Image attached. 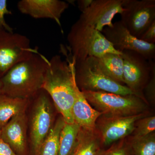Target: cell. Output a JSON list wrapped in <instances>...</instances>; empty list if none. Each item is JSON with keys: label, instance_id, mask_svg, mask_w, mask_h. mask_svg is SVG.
Returning a JSON list of instances; mask_svg holds the SVG:
<instances>
[{"label": "cell", "instance_id": "1", "mask_svg": "<svg viewBox=\"0 0 155 155\" xmlns=\"http://www.w3.org/2000/svg\"><path fill=\"white\" fill-rule=\"evenodd\" d=\"M56 55L49 60L42 88L48 94L56 109L67 123H74L72 109L78 88L75 79V62Z\"/></svg>", "mask_w": 155, "mask_h": 155}, {"label": "cell", "instance_id": "2", "mask_svg": "<svg viewBox=\"0 0 155 155\" xmlns=\"http://www.w3.org/2000/svg\"><path fill=\"white\" fill-rule=\"evenodd\" d=\"M49 60L39 52L14 66L1 78L2 94L29 99L42 88Z\"/></svg>", "mask_w": 155, "mask_h": 155}, {"label": "cell", "instance_id": "3", "mask_svg": "<svg viewBox=\"0 0 155 155\" xmlns=\"http://www.w3.org/2000/svg\"><path fill=\"white\" fill-rule=\"evenodd\" d=\"M67 39L68 50L75 63L91 57L99 58L107 53L121 54L101 32L80 19L72 25Z\"/></svg>", "mask_w": 155, "mask_h": 155}, {"label": "cell", "instance_id": "4", "mask_svg": "<svg viewBox=\"0 0 155 155\" xmlns=\"http://www.w3.org/2000/svg\"><path fill=\"white\" fill-rule=\"evenodd\" d=\"M81 91L91 107L102 115L127 116L149 113L148 104L135 95H120L103 91Z\"/></svg>", "mask_w": 155, "mask_h": 155}, {"label": "cell", "instance_id": "5", "mask_svg": "<svg viewBox=\"0 0 155 155\" xmlns=\"http://www.w3.org/2000/svg\"><path fill=\"white\" fill-rule=\"evenodd\" d=\"M75 81L80 91L105 92L120 95H135L127 86L101 72L94 57L75 63Z\"/></svg>", "mask_w": 155, "mask_h": 155}, {"label": "cell", "instance_id": "6", "mask_svg": "<svg viewBox=\"0 0 155 155\" xmlns=\"http://www.w3.org/2000/svg\"><path fill=\"white\" fill-rule=\"evenodd\" d=\"M31 119L30 139L35 155H39L43 142L54 125V110L51 97L41 89L36 95Z\"/></svg>", "mask_w": 155, "mask_h": 155}, {"label": "cell", "instance_id": "7", "mask_svg": "<svg viewBox=\"0 0 155 155\" xmlns=\"http://www.w3.org/2000/svg\"><path fill=\"white\" fill-rule=\"evenodd\" d=\"M30 41L19 33L0 31V78L16 64L38 52L30 46Z\"/></svg>", "mask_w": 155, "mask_h": 155}, {"label": "cell", "instance_id": "8", "mask_svg": "<svg viewBox=\"0 0 155 155\" xmlns=\"http://www.w3.org/2000/svg\"><path fill=\"white\" fill-rule=\"evenodd\" d=\"M121 56L123 61L124 84L136 95L147 103L143 91L149 80L155 60L149 61L133 51H122Z\"/></svg>", "mask_w": 155, "mask_h": 155}, {"label": "cell", "instance_id": "9", "mask_svg": "<svg viewBox=\"0 0 155 155\" xmlns=\"http://www.w3.org/2000/svg\"><path fill=\"white\" fill-rule=\"evenodd\" d=\"M122 23L133 36L140 39L155 20V0H123Z\"/></svg>", "mask_w": 155, "mask_h": 155}, {"label": "cell", "instance_id": "10", "mask_svg": "<svg viewBox=\"0 0 155 155\" xmlns=\"http://www.w3.org/2000/svg\"><path fill=\"white\" fill-rule=\"evenodd\" d=\"M148 115L149 113L127 116L102 115L97 120L95 129L101 138L102 147L110 146L131 135L137 121Z\"/></svg>", "mask_w": 155, "mask_h": 155}, {"label": "cell", "instance_id": "11", "mask_svg": "<svg viewBox=\"0 0 155 155\" xmlns=\"http://www.w3.org/2000/svg\"><path fill=\"white\" fill-rule=\"evenodd\" d=\"M101 32L118 51H133L149 61L155 60V44L148 43L133 36L121 20L114 22L110 27L104 28Z\"/></svg>", "mask_w": 155, "mask_h": 155}, {"label": "cell", "instance_id": "12", "mask_svg": "<svg viewBox=\"0 0 155 155\" xmlns=\"http://www.w3.org/2000/svg\"><path fill=\"white\" fill-rule=\"evenodd\" d=\"M123 11V0H93L79 19L101 32L105 27L112 26L114 17Z\"/></svg>", "mask_w": 155, "mask_h": 155}, {"label": "cell", "instance_id": "13", "mask_svg": "<svg viewBox=\"0 0 155 155\" xmlns=\"http://www.w3.org/2000/svg\"><path fill=\"white\" fill-rule=\"evenodd\" d=\"M69 7L68 3L60 0H21L17 4L22 14L35 19H53L61 27V16Z\"/></svg>", "mask_w": 155, "mask_h": 155}, {"label": "cell", "instance_id": "14", "mask_svg": "<svg viewBox=\"0 0 155 155\" xmlns=\"http://www.w3.org/2000/svg\"><path fill=\"white\" fill-rule=\"evenodd\" d=\"M27 120L25 111L14 116L1 130V139L18 155H25L27 148Z\"/></svg>", "mask_w": 155, "mask_h": 155}, {"label": "cell", "instance_id": "15", "mask_svg": "<svg viewBox=\"0 0 155 155\" xmlns=\"http://www.w3.org/2000/svg\"><path fill=\"white\" fill-rule=\"evenodd\" d=\"M102 114L91 107L78 87L72 109L74 122L81 128L94 129L97 120Z\"/></svg>", "mask_w": 155, "mask_h": 155}, {"label": "cell", "instance_id": "16", "mask_svg": "<svg viewBox=\"0 0 155 155\" xmlns=\"http://www.w3.org/2000/svg\"><path fill=\"white\" fill-rule=\"evenodd\" d=\"M94 59L101 72L116 82L125 85L123 61L121 54L107 53L99 58H94Z\"/></svg>", "mask_w": 155, "mask_h": 155}, {"label": "cell", "instance_id": "17", "mask_svg": "<svg viewBox=\"0 0 155 155\" xmlns=\"http://www.w3.org/2000/svg\"><path fill=\"white\" fill-rule=\"evenodd\" d=\"M29 99L0 95V130L14 116L25 111Z\"/></svg>", "mask_w": 155, "mask_h": 155}, {"label": "cell", "instance_id": "18", "mask_svg": "<svg viewBox=\"0 0 155 155\" xmlns=\"http://www.w3.org/2000/svg\"><path fill=\"white\" fill-rule=\"evenodd\" d=\"M102 147L101 138L95 129L81 127L77 144L72 155H97Z\"/></svg>", "mask_w": 155, "mask_h": 155}, {"label": "cell", "instance_id": "19", "mask_svg": "<svg viewBox=\"0 0 155 155\" xmlns=\"http://www.w3.org/2000/svg\"><path fill=\"white\" fill-rule=\"evenodd\" d=\"M81 127L76 123H65L59 140L58 155H72L77 145Z\"/></svg>", "mask_w": 155, "mask_h": 155}, {"label": "cell", "instance_id": "20", "mask_svg": "<svg viewBox=\"0 0 155 155\" xmlns=\"http://www.w3.org/2000/svg\"><path fill=\"white\" fill-rule=\"evenodd\" d=\"M65 123L61 116L56 120L43 142L39 155H58L60 134Z\"/></svg>", "mask_w": 155, "mask_h": 155}, {"label": "cell", "instance_id": "21", "mask_svg": "<svg viewBox=\"0 0 155 155\" xmlns=\"http://www.w3.org/2000/svg\"><path fill=\"white\" fill-rule=\"evenodd\" d=\"M134 155H155V132L141 137L128 136Z\"/></svg>", "mask_w": 155, "mask_h": 155}, {"label": "cell", "instance_id": "22", "mask_svg": "<svg viewBox=\"0 0 155 155\" xmlns=\"http://www.w3.org/2000/svg\"><path fill=\"white\" fill-rule=\"evenodd\" d=\"M97 155H134L128 137L114 143L107 150L101 149Z\"/></svg>", "mask_w": 155, "mask_h": 155}, {"label": "cell", "instance_id": "23", "mask_svg": "<svg viewBox=\"0 0 155 155\" xmlns=\"http://www.w3.org/2000/svg\"><path fill=\"white\" fill-rule=\"evenodd\" d=\"M155 131V116L150 115L137 121L135 128L131 135L134 137L144 136Z\"/></svg>", "mask_w": 155, "mask_h": 155}, {"label": "cell", "instance_id": "24", "mask_svg": "<svg viewBox=\"0 0 155 155\" xmlns=\"http://www.w3.org/2000/svg\"><path fill=\"white\" fill-rule=\"evenodd\" d=\"M144 94H143L145 99L148 103H153L155 101V63L153 64L151 71L150 76L145 87Z\"/></svg>", "mask_w": 155, "mask_h": 155}, {"label": "cell", "instance_id": "25", "mask_svg": "<svg viewBox=\"0 0 155 155\" xmlns=\"http://www.w3.org/2000/svg\"><path fill=\"white\" fill-rule=\"evenodd\" d=\"M11 14L12 12L8 8L7 1L0 0V31H6L14 32V29L7 23L5 18V15Z\"/></svg>", "mask_w": 155, "mask_h": 155}, {"label": "cell", "instance_id": "26", "mask_svg": "<svg viewBox=\"0 0 155 155\" xmlns=\"http://www.w3.org/2000/svg\"><path fill=\"white\" fill-rule=\"evenodd\" d=\"M140 39L149 44L155 43V20L142 35Z\"/></svg>", "mask_w": 155, "mask_h": 155}, {"label": "cell", "instance_id": "27", "mask_svg": "<svg viewBox=\"0 0 155 155\" xmlns=\"http://www.w3.org/2000/svg\"><path fill=\"white\" fill-rule=\"evenodd\" d=\"M0 155H18L14 152L9 145L0 139Z\"/></svg>", "mask_w": 155, "mask_h": 155}, {"label": "cell", "instance_id": "28", "mask_svg": "<svg viewBox=\"0 0 155 155\" xmlns=\"http://www.w3.org/2000/svg\"><path fill=\"white\" fill-rule=\"evenodd\" d=\"M93 0H78L77 1L78 9L81 13L90 7Z\"/></svg>", "mask_w": 155, "mask_h": 155}, {"label": "cell", "instance_id": "29", "mask_svg": "<svg viewBox=\"0 0 155 155\" xmlns=\"http://www.w3.org/2000/svg\"><path fill=\"white\" fill-rule=\"evenodd\" d=\"M3 84L2 79L0 78V95L2 94Z\"/></svg>", "mask_w": 155, "mask_h": 155}, {"label": "cell", "instance_id": "30", "mask_svg": "<svg viewBox=\"0 0 155 155\" xmlns=\"http://www.w3.org/2000/svg\"><path fill=\"white\" fill-rule=\"evenodd\" d=\"M1 139V130H0V139Z\"/></svg>", "mask_w": 155, "mask_h": 155}]
</instances>
